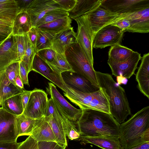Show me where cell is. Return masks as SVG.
I'll use <instances>...</instances> for the list:
<instances>
[{
	"label": "cell",
	"mask_w": 149,
	"mask_h": 149,
	"mask_svg": "<svg viewBox=\"0 0 149 149\" xmlns=\"http://www.w3.org/2000/svg\"><path fill=\"white\" fill-rule=\"evenodd\" d=\"M19 75L23 84L29 86L28 74L24 64L22 61L19 62Z\"/></svg>",
	"instance_id": "obj_42"
},
{
	"label": "cell",
	"mask_w": 149,
	"mask_h": 149,
	"mask_svg": "<svg viewBox=\"0 0 149 149\" xmlns=\"http://www.w3.org/2000/svg\"><path fill=\"white\" fill-rule=\"evenodd\" d=\"M25 10L30 17L32 27H35L39 21L48 12L64 10L54 0H33Z\"/></svg>",
	"instance_id": "obj_13"
},
{
	"label": "cell",
	"mask_w": 149,
	"mask_h": 149,
	"mask_svg": "<svg viewBox=\"0 0 149 149\" xmlns=\"http://www.w3.org/2000/svg\"><path fill=\"white\" fill-rule=\"evenodd\" d=\"M136 74V79L140 92L149 99V53L144 54Z\"/></svg>",
	"instance_id": "obj_21"
},
{
	"label": "cell",
	"mask_w": 149,
	"mask_h": 149,
	"mask_svg": "<svg viewBox=\"0 0 149 149\" xmlns=\"http://www.w3.org/2000/svg\"><path fill=\"white\" fill-rule=\"evenodd\" d=\"M28 34L31 42L36 48L37 38V29L36 27H32Z\"/></svg>",
	"instance_id": "obj_44"
},
{
	"label": "cell",
	"mask_w": 149,
	"mask_h": 149,
	"mask_svg": "<svg viewBox=\"0 0 149 149\" xmlns=\"http://www.w3.org/2000/svg\"><path fill=\"white\" fill-rule=\"evenodd\" d=\"M141 58L140 54L133 51L131 55L124 61L118 62L108 58L107 63L111 68L112 75L128 79L135 74Z\"/></svg>",
	"instance_id": "obj_10"
},
{
	"label": "cell",
	"mask_w": 149,
	"mask_h": 149,
	"mask_svg": "<svg viewBox=\"0 0 149 149\" xmlns=\"http://www.w3.org/2000/svg\"><path fill=\"white\" fill-rule=\"evenodd\" d=\"M129 149H149V141L146 142Z\"/></svg>",
	"instance_id": "obj_49"
},
{
	"label": "cell",
	"mask_w": 149,
	"mask_h": 149,
	"mask_svg": "<svg viewBox=\"0 0 149 149\" xmlns=\"http://www.w3.org/2000/svg\"><path fill=\"white\" fill-rule=\"evenodd\" d=\"M66 146H60L58 149H65Z\"/></svg>",
	"instance_id": "obj_53"
},
{
	"label": "cell",
	"mask_w": 149,
	"mask_h": 149,
	"mask_svg": "<svg viewBox=\"0 0 149 149\" xmlns=\"http://www.w3.org/2000/svg\"><path fill=\"white\" fill-rule=\"evenodd\" d=\"M24 35L25 52L22 61L24 64L28 74L32 70L33 60L37 51L29 38L28 33Z\"/></svg>",
	"instance_id": "obj_30"
},
{
	"label": "cell",
	"mask_w": 149,
	"mask_h": 149,
	"mask_svg": "<svg viewBox=\"0 0 149 149\" xmlns=\"http://www.w3.org/2000/svg\"><path fill=\"white\" fill-rule=\"evenodd\" d=\"M46 91L54 102L60 108L65 116L76 124L82 113V109H78L68 102L57 90L52 83L49 82Z\"/></svg>",
	"instance_id": "obj_11"
},
{
	"label": "cell",
	"mask_w": 149,
	"mask_h": 149,
	"mask_svg": "<svg viewBox=\"0 0 149 149\" xmlns=\"http://www.w3.org/2000/svg\"><path fill=\"white\" fill-rule=\"evenodd\" d=\"M54 109L53 114L48 116L45 117V118L49 124L56 139L57 143L61 146H65L67 147L68 143L66 136L61 121L58 110L54 102Z\"/></svg>",
	"instance_id": "obj_23"
},
{
	"label": "cell",
	"mask_w": 149,
	"mask_h": 149,
	"mask_svg": "<svg viewBox=\"0 0 149 149\" xmlns=\"http://www.w3.org/2000/svg\"><path fill=\"white\" fill-rule=\"evenodd\" d=\"M83 149V148H81V149Z\"/></svg>",
	"instance_id": "obj_56"
},
{
	"label": "cell",
	"mask_w": 149,
	"mask_h": 149,
	"mask_svg": "<svg viewBox=\"0 0 149 149\" xmlns=\"http://www.w3.org/2000/svg\"><path fill=\"white\" fill-rule=\"evenodd\" d=\"M18 149H38V141L29 136L24 141L21 142Z\"/></svg>",
	"instance_id": "obj_38"
},
{
	"label": "cell",
	"mask_w": 149,
	"mask_h": 149,
	"mask_svg": "<svg viewBox=\"0 0 149 149\" xmlns=\"http://www.w3.org/2000/svg\"><path fill=\"white\" fill-rule=\"evenodd\" d=\"M15 0H0V20L11 25L18 13L22 10Z\"/></svg>",
	"instance_id": "obj_25"
},
{
	"label": "cell",
	"mask_w": 149,
	"mask_h": 149,
	"mask_svg": "<svg viewBox=\"0 0 149 149\" xmlns=\"http://www.w3.org/2000/svg\"><path fill=\"white\" fill-rule=\"evenodd\" d=\"M132 49L120 44L112 46L108 52V58L114 61L122 62L126 60L133 52Z\"/></svg>",
	"instance_id": "obj_31"
},
{
	"label": "cell",
	"mask_w": 149,
	"mask_h": 149,
	"mask_svg": "<svg viewBox=\"0 0 149 149\" xmlns=\"http://www.w3.org/2000/svg\"><path fill=\"white\" fill-rule=\"evenodd\" d=\"M100 6L120 15L149 7V0H103Z\"/></svg>",
	"instance_id": "obj_8"
},
{
	"label": "cell",
	"mask_w": 149,
	"mask_h": 149,
	"mask_svg": "<svg viewBox=\"0 0 149 149\" xmlns=\"http://www.w3.org/2000/svg\"><path fill=\"white\" fill-rule=\"evenodd\" d=\"M78 29L76 34L79 44L90 62L93 64L92 43L93 36L88 19L87 15H82L74 19Z\"/></svg>",
	"instance_id": "obj_7"
},
{
	"label": "cell",
	"mask_w": 149,
	"mask_h": 149,
	"mask_svg": "<svg viewBox=\"0 0 149 149\" xmlns=\"http://www.w3.org/2000/svg\"><path fill=\"white\" fill-rule=\"evenodd\" d=\"M36 29L37 38L36 48L37 52L44 49H52V40L55 35Z\"/></svg>",
	"instance_id": "obj_32"
},
{
	"label": "cell",
	"mask_w": 149,
	"mask_h": 149,
	"mask_svg": "<svg viewBox=\"0 0 149 149\" xmlns=\"http://www.w3.org/2000/svg\"><path fill=\"white\" fill-rule=\"evenodd\" d=\"M0 26L6 27H12V25L5 21L0 20Z\"/></svg>",
	"instance_id": "obj_51"
},
{
	"label": "cell",
	"mask_w": 149,
	"mask_h": 149,
	"mask_svg": "<svg viewBox=\"0 0 149 149\" xmlns=\"http://www.w3.org/2000/svg\"><path fill=\"white\" fill-rule=\"evenodd\" d=\"M33 0H22L17 1L18 5L22 10H25Z\"/></svg>",
	"instance_id": "obj_47"
},
{
	"label": "cell",
	"mask_w": 149,
	"mask_h": 149,
	"mask_svg": "<svg viewBox=\"0 0 149 149\" xmlns=\"http://www.w3.org/2000/svg\"><path fill=\"white\" fill-rule=\"evenodd\" d=\"M38 149H58L61 146L57 142L51 141H38Z\"/></svg>",
	"instance_id": "obj_41"
},
{
	"label": "cell",
	"mask_w": 149,
	"mask_h": 149,
	"mask_svg": "<svg viewBox=\"0 0 149 149\" xmlns=\"http://www.w3.org/2000/svg\"><path fill=\"white\" fill-rule=\"evenodd\" d=\"M61 75L66 85L76 90L83 92L91 93L97 91L100 88L76 72H62Z\"/></svg>",
	"instance_id": "obj_17"
},
{
	"label": "cell",
	"mask_w": 149,
	"mask_h": 149,
	"mask_svg": "<svg viewBox=\"0 0 149 149\" xmlns=\"http://www.w3.org/2000/svg\"><path fill=\"white\" fill-rule=\"evenodd\" d=\"M32 70L41 74L65 93L67 92V86L63 80L61 73L41 58L36 54L33 60Z\"/></svg>",
	"instance_id": "obj_9"
},
{
	"label": "cell",
	"mask_w": 149,
	"mask_h": 149,
	"mask_svg": "<svg viewBox=\"0 0 149 149\" xmlns=\"http://www.w3.org/2000/svg\"><path fill=\"white\" fill-rule=\"evenodd\" d=\"M0 102L17 94L22 93V89L12 83L6 76L4 70L0 72Z\"/></svg>",
	"instance_id": "obj_26"
},
{
	"label": "cell",
	"mask_w": 149,
	"mask_h": 149,
	"mask_svg": "<svg viewBox=\"0 0 149 149\" xmlns=\"http://www.w3.org/2000/svg\"><path fill=\"white\" fill-rule=\"evenodd\" d=\"M118 18H125L129 21L130 27L126 32L141 33L149 32V7L120 15Z\"/></svg>",
	"instance_id": "obj_12"
},
{
	"label": "cell",
	"mask_w": 149,
	"mask_h": 149,
	"mask_svg": "<svg viewBox=\"0 0 149 149\" xmlns=\"http://www.w3.org/2000/svg\"><path fill=\"white\" fill-rule=\"evenodd\" d=\"M118 17L111 24L117 26L122 29L125 32H126L130 27L129 21L125 18H118Z\"/></svg>",
	"instance_id": "obj_40"
},
{
	"label": "cell",
	"mask_w": 149,
	"mask_h": 149,
	"mask_svg": "<svg viewBox=\"0 0 149 149\" xmlns=\"http://www.w3.org/2000/svg\"><path fill=\"white\" fill-rule=\"evenodd\" d=\"M16 40L18 57L19 62L21 61L25 52L24 35L15 36Z\"/></svg>",
	"instance_id": "obj_37"
},
{
	"label": "cell",
	"mask_w": 149,
	"mask_h": 149,
	"mask_svg": "<svg viewBox=\"0 0 149 149\" xmlns=\"http://www.w3.org/2000/svg\"><path fill=\"white\" fill-rule=\"evenodd\" d=\"M15 81L16 86L20 88L24 89V84L22 83L19 74L16 77Z\"/></svg>",
	"instance_id": "obj_50"
},
{
	"label": "cell",
	"mask_w": 149,
	"mask_h": 149,
	"mask_svg": "<svg viewBox=\"0 0 149 149\" xmlns=\"http://www.w3.org/2000/svg\"><path fill=\"white\" fill-rule=\"evenodd\" d=\"M48 99L47 94L43 90L34 88L31 92L22 114L34 119L45 116Z\"/></svg>",
	"instance_id": "obj_6"
},
{
	"label": "cell",
	"mask_w": 149,
	"mask_h": 149,
	"mask_svg": "<svg viewBox=\"0 0 149 149\" xmlns=\"http://www.w3.org/2000/svg\"><path fill=\"white\" fill-rule=\"evenodd\" d=\"M36 120L23 114L16 116L15 119V129L17 138L23 136H30Z\"/></svg>",
	"instance_id": "obj_27"
},
{
	"label": "cell",
	"mask_w": 149,
	"mask_h": 149,
	"mask_svg": "<svg viewBox=\"0 0 149 149\" xmlns=\"http://www.w3.org/2000/svg\"><path fill=\"white\" fill-rule=\"evenodd\" d=\"M8 36L0 33V40H4Z\"/></svg>",
	"instance_id": "obj_52"
},
{
	"label": "cell",
	"mask_w": 149,
	"mask_h": 149,
	"mask_svg": "<svg viewBox=\"0 0 149 149\" xmlns=\"http://www.w3.org/2000/svg\"><path fill=\"white\" fill-rule=\"evenodd\" d=\"M103 0H77L74 7L68 12L69 16L75 19L88 14L100 6Z\"/></svg>",
	"instance_id": "obj_24"
},
{
	"label": "cell",
	"mask_w": 149,
	"mask_h": 149,
	"mask_svg": "<svg viewBox=\"0 0 149 149\" xmlns=\"http://www.w3.org/2000/svg\"><path fill=\"white\" fill-rule=\"evenodd\" d=\"M124 31L117 26L109 24L97 31L94 35L93 48L100 49L120 44Z\"/></svg>",
	"instance_id": "obj_5"
},
{
	"label": "cell",
	"mask_w": 149,
	"mask_h": 149,
	"mask_svg": "<svg viewBox=\"0 0 149 149\" xmlns=\"http://www.w3.org/2000/svg\"><path fill=\"white\" fill-rule=\"evenodd\" d=\"M31 91L24 90L21 93V99L24 111L29 100Z\"/></svg>",
	"instance_id": "obj_45"
},
{
	"label": "cell",
	"mask_w": 149,
	"mask_h": 149,
	"mask_svg": "<svg viewBox=\"0 0 149 149\" xmlns=\"http://www.w3.org/2000/svg\"><path fill=\"white\" fill-rule=\"evenodd\" d=\"M72 19L69 16L59 19L37 27V29L55 35L71 27Z\"/></svg>",
	"instance_id": "obj_28"
},
{
	"label": "cell",
	"mask_w": 149,
	"mask_h": 149,
	"mask_svg": "<svg viewBox=\"0 0 149 149\" xmlns=\"http://www.w3.org/2000/svg\"><path fill=\"white\" fill-rule=\"evenodd\" d=\"M37 141H54L57 143L56 136L45 116L36 119L30 135Z\"/></svg>",
	"instance_id": "obj_20"
},
{
	"label": "cell",
	"mask_w": 149,
	"mask_h": 149,
	"mask_svg": "<svg viewBox=\"0 0 149 149\" xmlns=\"http://www.w3.org/2000/svg\"><path fill=\"white\" fill-rule=\"evenodd\" d=\"M21 142H0V149H18Z\"/></svg>",
	"instance_id": "obj_43"
},
{
	"label": "cell",
	"mask_w": 149,
	"mask_h": 149,
	"mask_svg": "<svg viewBox=\"0 0 149 149\" xmlns=\"http://www.w3.org/2000/svg\"><path fill=\"white\" fill-rule=\"evenodd\" d=\"M46 62L61 73L65 72H74L68 61L65 54L56 52V56L52 62Z\"/></svg>",
	"instance_id": "obj_33"
},
{
	"label": "cell",
	"mask_w": 149,
	"mask_h": 149,
	"mask_svg": "<svg viewBox=\"0 0 149 149\" xmlns=\"http://www.w3.org/2000/svg\"><path fill=\"white\" fill-rule=\"evenodd\" d=\"M54 105L53 101L50 98L48 99L47 110L45 117H47L52 115L54 111Z\"/></svg>",
	"instance_id": "obj_46"
},
{
	"label": "cell",
	"mask_w": 149,
	"mask_h": 149,
	"mask_svg": "<svg viewBox=\"0 0 149 149\" xmlns=\"http://www.w3.org/2000/svg\"><path fill=\"white\" fill-rule=\"evenodd\" d=\"M3 40H0V45L2 43V42L4 41Z\"/></svg>",
	"instance_id": "obj_54"
},
{
	"label": "cell",
	"mask_w": 149,
	"mask_h": 149,
	"mask_svg": "<svg viewBox=\"0 0 149 149\" xmlns=\"http://www.w3.org/2000/svg\"><path fill=\"white\" fill-rule=\"evenodd\" d=\"M19 62L16 40L12 33L0 45V72L10 65Z\"/></svg>",
	"instance_id": "obj_14"
},
{
	"label": "cell",
	"mask_w": 149,
	"mask_h": 149,
	"mask_svg": "<svg viewBox=\"0 0 149 149\" xmlns=\"http://www.w3.org/2000/svg\"><path fill=\"white\" fill-rule=\"evenodd\" d=\"M21 93L2 101L0 102L1 107L8 112L15 115L18 116L22 114L24 109L22 101Z\"/></svg>",
	"instance_id": "obj_29"
},
{
	"label": "cell",
	"mask_w": 149,
	"mask_h": 149,
	"mask_svg": "<svg viewBox=\"0 0 149 149\" xmlns=\"http://www.w3.org/2000/svg\"><path fill=\"white\" fill-rule=\"evenodd\" d=\"M76 124L81 136H120L118 123L110 114L92 109H82Z\"/></svg>",
	"instance_id": "obj_1"
},
{
	"label": "cell",
	"mask_w": 149,
	"mask_h": 149,
	"mask_svg": "<svg viewBox=\"0 0 149 149\" xmlns=\"http://www.w3.org/2000/svg\"><path fill=\"white\" fill-rule=\"evenodd\" d=\"M77 42L76 34L71 26L55 35L52 40V49L57 53L65 54L69 46Z\"/></svg>",
	"instance_id": "obj_18"
},
{
	"label": "cell",
	"mask_w": 149,
	"mask_h": 149,
	"mask_svg": "<svg viewBox=\"0 0 149 149\" xmlns=\"http://www.w3.org/2000/svg\"><path fill=\"white\" fill-rule=\"evenodd\" d=\"M4 71L8 79L16 85L15 80L16 76L19 74V62H15L10 65Z\"/></svg>",
	"instance_id": "obj_35"
},
{
	"label": "cell",
	"mask_w": 149,
	"mask_h": 149,
	"mask_svg": "<svg viewBox=\"0 0 149 149\" xmlns=\"http://www.w3.org/2000/svg\"><path fill=\"white\" fill-rule=\"evenodd\" d=\"M64 10L69 11L75 6L77 0H54Z\"/></svg>",
	"instance_id": "obj_39"
},
{
	"label": "cell",
	"mask_w": 149,
	"mask_h": 149,
	"mask_svg": "<svg viewBox=\"0 0 149 149\" xmlns=\"http://www.w3.org/2000/svg\"><path fill=\"white\" fill-rule=\"evenodd\" d=\"M1 107V103L0 102V107Z\"/></svg>",
	"instance_id": "obj_55"
},
{
	"label": "cell",
	"mask_w": 149,
	"mask_h": 149,
	"mask_svg": "<svg viewBox=\"0 0 149 149\" xmlns=\"http://www.w3.org/2000/svg\"><path fill=\"white\" fill-rule=\"evenodd\" d=\"M16 116L0 107V143L17 142L15 129Z\"/></svg>",
	"instance_id": "obj_16"
},
{
	"label": "cell",
	"mask_w": 149,
	"mask_h": 149,
	"mask_svg": "<svg viewBox=\"0 0 149 149\" xmlns=\"http://www.w3.org/2000/svg\"><path fill=\"white\" fill-rule=\"evenodd\" d=\"M65 54L74 72L88 80L94 85L100 88L93 64L88 60L77 42L69 46L65 51Z\"/></svg>",
	"instance_id": "obj_4"
},
{
	"label": "cell",
	"mask_w": 149,
	"mask_h": 149,
	"mask_svg": "<svg viewBox=\"0 0 149 149\" xmlns=\"http://www.w3.org/2000/svg\"></svg>",
	"instance_id": "obj_58"
},
{
	"label": "cell",
	"mask_w": 149,
	"mask_h": 149,
	"mask_svg": "<svg viewBox=\"0 0 149 149\" xmlns=\"http://www.w3.org/2000/svg\"><path fill=\"white\" fill-rule=\"evenodd\" d=\"M98 84L107 95L110 114L119 124L131 114V109L124 89L111 74L95 71Z\"/></svg>",
	"instance_id": "obj_3"
},
{
	"label": "cell",
	"mask_w": 149,
	"mask_h": 149,
	"mask_svg": "<svg viewBox=\"0 0 149 149\" xmlns=\"http://www.w3.org/2000/svg\"><path fill=\"white\" fill-rule=\"evenodd\" d=\"M32 27L30 17L25 10H22L16 16L12 27L14 36L23 35L28 33Z\"/></svg>",
	"instance_id": "obj_22"
},
{
	"label": "cell",
	"mask_w": 149,
	"mask_h": 149,
	"mask_svg": "<svg viewBox=\"0 0 149 149\" xmlns=\"http://www.w3.org/2000/svg\"><path fill=\"white\" fill-rule=\"evenodd\" d=\"M122 149H129L149 141V106L138 111L119 125Z\"/></svg>",
	"instance_id": "obj_2"
},
{
	"label": "cell",
	"mask_w": 149,
	"mask_h": 149,
	"mask_svg": "<svg viewBox=\"0 0 149 149\" xmlns=\"http://www.w3.org/2000/svg\"><path fill=\"white\" fill-rule=\"evenodd\" d=\"M120 15L111 13L100 6L87 15L93 37L104 26L112 23Z\"/></svg>",
	"instance_id": "obj_15"
},
{
	"label": "cell",
	"mask_w": 149,
	"mask_h": 149,
	"mask_svg": "<svg viewBox=\"0 0 149 149\" xmlns=\"http://www.w3.org/2000/svg\"><path fill=\"white\" fill-rule=\"evenodd\" d=\"M77 140L81 141V144L91 143L102 149H122L119 136L88 137L81 136Z\"/></svg>",
	"instance_id": "obj_19"
},
{
	"label": "cell",
	"mask_w": 149,
	"mask_h": 149,
	"mask_svg": "<svg viewBox=\"0 0 149 149\" xmlns=\"http://www.w3.org/2000/svg\"><path fill=\"white\" fill-rule=\"evenodd\" d=\"M56 53L53 49H46L39 51L36 54L45 61L51 63L54 60Z\"/></svg>",
	"instance_id": "obj_36"
},
{
	"label": "cell",
	"mask_w": 149,
	"mask_h": 149,
	"mask_svg": "<svg viewBox=\"0 0 149 149\" xmlns=\"http://www.w3.org/2000/svg\"><path fill=\"white\" fill-rule=\"evenodd\" d=\"M12 32V27H6L0 26V33L9 35Z\"/></svg>",
	"instance_id": "obj_48"
},
{
	"label": "cell",
	"mask_w": 149,
	"mask_h": 149,
	"mask_svg": "<svg viewBox=\"0 0 149 149\" xmlns=\"http://www.w3.org/2000/svg\"></svg>",
	"instance_id": "obj_57"
},
{
	"label": "cell",
	"mask_w": 149,
	"mask_h": 149,
	"mask_svg": "<svg viewBox=\"0 0 149 149\" xmlns=\"http://www.w3.org/2000/svg\"><path fill=\"white\" fill-rule=\"evenodd\" d=\"M68 16H69V13L65 10H52L47 13L38 22L35 27Z\"/></svg>",
	"instance_id": "obj_34"
}]
</instances>
